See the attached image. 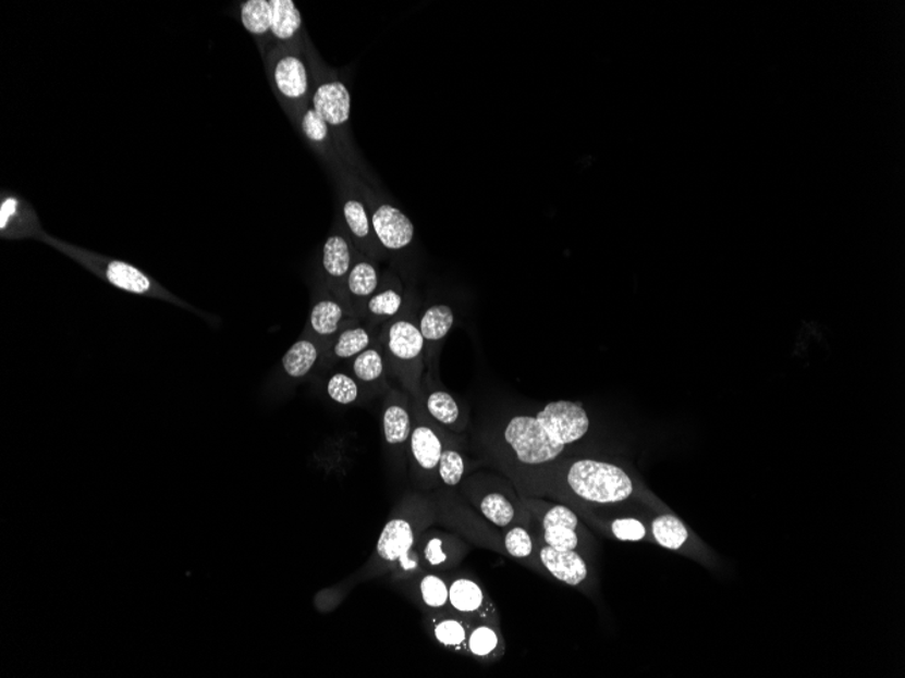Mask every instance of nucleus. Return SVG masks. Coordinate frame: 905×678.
Returning <instances> with one entry per match:
<instances>
[{"mask_svg": "<svg viewBox=\"0 0 905 678\" xmlns=\"http://www.w3.org/2000/svg\"><path fill=\"white\" fill-rule=\"evenodd\" d=\"M348 366L352 372L350 375L358 381L366 393L386 394L390 391L391 386L387 380L390 371L379 342L350 360Z\"/></svg>", "mask_w": 905, "mask_h": 678, "instance_id": "22", "label": "nucleus"}, {"mask_svg": "<svg viewBox=\"0 0 905 678\" xmlns=\"http://www.w3.org/2000/svg\"><path fill=\"white\" fill-rule=\"evenodd\" d=\"M377 342L384 353L388 371L411 397L418 396L426 372L425 341L418 321L413 316L400 315L381 326Z\"/></svg>", "mask_w": 905, "mask_h": 678, "instance_id": "4", "label": "nucleus"}, {"mask_svg": "<svg viewBox=\"0 0 905 678\" xmlns=\"http://www.w3.org/2000/svg\"><path fill=\"white\" fill-rule=\"evenodd\" d=\"M377 338H379V333H376L374 328L360 324V321H357L338 333L327 355L334 362H340V360L350 362L357 355L364 353L365 349L375 346Z\"/></svg>", "mask_w": 905, "mask_h": 678, "instance_id": "26", "label": "nucleus"}, {"mask_svg": "<svg viewBox=\"0 0 905 678\" xmlns=\"http://www.w3.org/2000/svg\"><path fill=\"white\" fill-rule=\"evenodd\" d=\"M418 396L430 418L448 431L460 435L468 427V414L442 385L440 375L426 370Z\"/></svg>", "mask_w": 905, "mask_h": 678, "instance_id": "10", "label": "nucleus"}, {"mask_svg": "<svg viewBox=\"0 0 905 678\" xmlns=\"http://www.w3.org/2000/svg\"><path fill=\"white\" fill-rule=\"evenodd\" d=\"M463 492L470 504L493 526L509 528L518 518L513 492L496 477H470L466 480Z\"/></svg>", "mask_w": 905, "mask_h": 678, "instance_id": "8", "label": "nucleus"}, {"mask_svg": "<svg viewBox=\"0 0 905 678\" xmlns=\"http://www.w3.org/2000/svg\"><path fill=\"white\" fill-rule=\"evenodd\" d=\"M449 604L452 611L468 619L490 620L499 624L496 604L479 581L466 575L448 577Z\"/></svg>", "mask_w": 905, "mask_h": 678, "instance_id": "13", "label": "nucleus"}, {"mask_svg": "<svg viewBox=\"0 0 905 678\" xmlns=\"http://www.w3.org/2000/svg\"><path fill=\"white\" fill-rule=\"evenodd\" d=\"M436 519L437 508L430 497L419 493L405 494L386 522L374 554L360 570V578L374 580L390 575L398 560L411 552Z\"/></svg>", "mask_w": 905, "mask_h": 678, "instance_id": "2", "label": "nucleus"}, {"mask_svg": "<svg viewBox=\"0 0 905 678\" xmlns=\"http://www.w3.org/2000/svg\"><path fill=\"white\" fill-rule=\"evenodd\" d=\"M474 619L454 613V611H432L426 613L425 625L432 638L451 652L468 655V636L470 621Z\"/></svg>", "mask_w": 905, "mask_h": 678, "instance_id": "20", "label": "nucleus"}, {"mask_svg": "<svg viewBox=\"0 0 905 678\" xmlns=\"http://www.w3.org/2000/svg\"><path fill=\"white\" fill-rule=\"evenodd\" d=\"M41 241L59 249L60 252L74 259L77 263L85 267V269L91 271L93 274L101 278V280L110 283V285L120 288L122 292L182 305L180 299L172 296L157 281H154L151 276L147 275L146 272L131 263H126V261L105 258L101 255L87 251V249L59 242L57 238L48 235H44Z\"/></svg>", "mask_w": 905, "mask_h": 678, "instance_id": "5", "label": "nucleus"}, {"mask_svg": "<svg viewBox=\"0 0 905 678\" xmlns=\"http://www.w3.org/2000/svg\"><path fill=\"white\" fill-rule=\"evenodd\" d=\"M610 527H612L613 535L620 541L638 542L647 538V527L637 519H615Z\"/></svg>", "mask_w": 905, "mask_h": 678, "instance_id": "37", "label": "nucleus"}, {"mask_svg": "<svg viewBox=\"0 0 905 678\" xmlns=\"http://www.w3.org/2000/svg\"><path fill=\"white\" fill-rule=\"evenodd\" d=\"M466 469H468V458L464 453L461 437L457 433L449 432L440 465H438V478L443 485L454 488L463 482Z\"/></svg>", "mask_w": 905, "mask_h": 678, "instance_id": "30", "label": "nucleus"}, {"mask_svg": "<svg viewBox=\"0 0 905 678\" xmlns=\"http://www.w3.org/2000/svg\"><path fill=\"white\" fill-rule=\"evenodd\" d=\"M588 430L590 418L583 404L560 399L536 415H518L504 422L498 437H492V452L521 469L547 468Z\"/></svg>", "mask_w": 905, "mask_h": 678, "instance_id": "1", "label": "nucleus"}, {"mask_svg": "<svg viewBox=\"0 0 905 678\" xmlns=\"http://www.w3.org/2000/svg\"><path fill=\"white\" fill-rule=\"evenodd\" d=\"M415 547L418 550L425 571H436V574L458 568L466 554L469 553L468 544L458 535L438 530H426L421 533Z\"/></svg>", "mask_w": 905, "mask_h": 678, "instance_id": "12", "label": "nucleus"}, {"mask_svg": "<svg viewBox=\"0 0 905 678\" xmlns=\"http://www.w3.org/2000/svg\"><path fill=\"white\" fill-rule=\"evenodd\" d=\"M382 437L390 457L402 464L408 457V443L413 431V404L404 389L390 387L384 394L381 412Z\"/></svg>", "mask_w": 905, "mask_h": 678, "instance_id": "9", "label": "nucleus"}, {"mask_svg": "<svg viewBox=\"0 0 905 678\" xmlns=\"http://www.w3.org/2000/svg\"><path fill=\"white\" fill-rule=\"evenodd\" d=\"M521 502L540 526L541 531L537 537L543 543L558 550H579L580 521L572 508L527 496L522 497Z\"/></svg>", "mask_w": 905, "mask_h": 678, "instance_id": "7", "label": "nucleus"}, {"mask_svg": "<svg viewBox=\"0 0 905 678\" xmlns=\"http://www.w3.org/2000/svg\"><path fill=\"white\" fill-rule=\"evenodd\" d=\"M535 538L538 560L543 571L570 587H580L587 580V564L579 552L553 548L537 535Z\"/></svg>", "mask_w": 905, "mask_h": 678, "instance_id": "18", "label": "nucleus"}, {"mask_svg": "<svg viewBox=\"0 0 905 678\" xmlns=\"http://www.w3.org/2000/svg\"><path fill=\"white\" fill-rule=\"evenodd\" d=\"M271 85L283 103L299 104L309 93V75L302 56L283 52L276 56L269 70Z\"/></svg>", "mask_w": 905, "mask_h": 678, "instance_id": "14", "label": "nucleus"}, {"mask_svg": "<svg viewBox=\"0 0 905 678\" xmlns=\"http://www.w3.org/2000/svg\"><path fill=\"white\" fill-rule=\"evenodd\" d=\"M302 131L310 143L323 144L329 138V124L310 108L305 109L302 115Z\"/></svg>", "mask_w": 905, "mask_h": 678, "instance_id": "36", "label": "nucleus"}, {"mask_svg": "<svg viewBox=\"0 0 905 678\" xmlns=\"http://www.w3.org/2000/svg\"><path fill=\"white\" fill-rule=\"evenodd\" d=\"M357 255L352 237L342 235V233H332L327 238L323 255H321V266H323L327 282L330 283L335 296L343 299L348 307L346 293H344V282L347 280Z\"/></svg>", "mask_w": 905, "mask_h": 678, "instance_id": "16", "label": "nucleus"}, {"mask_svg": "<svg viewBox=\"0 0 905 678\" xmlns=\"http://www.w3.org/2000/svg\"><path fill=\"white\" fill-rule=\"evenodd\" d=\"M411 404H413V431H411L408 443L411 476L416 485L430 489L440 481L438 465H440L448 433L451 431L430 418L419 396L411 397Z\"/></svg>", "mask_w": 905, "mask_h": 678, "instance_id": "6", "label": "nucleus"}, {"mask_svg": "<svg viewBox=\"0 0 905 678\" xmlns=\"http://www.w3.org/2000/svg\"><path fill=\"white\" fill-rule=\"evenodd\" d=\"M652 535L660 546L680 550L685 546L688 531L685 525L673 515H662L652 521Z\"/></svg>", "mask_w": 905, "mask_h": 678, "instance_id": "34", "label": "nucleus"}, {"mask_svg": "<svg viewBox=\"0 0 905 678\" xmlns=\"http://www.w3.org/2000/svg\"><path fill=\"white\" fill-rule=\"evenodd\" d=\"M503 543L510 557L542 570L540 560H538L536 538L527 528L522 526L509 527L507 531L504 532Z\"/></svg>", "mask_w": 905, "mask_h": 678, "instance_id": "32", "label": "nucleus"}, {"mask_svg": "<svg viewBox=\"0 0 905 678\" xmlns=\"http://www.w3.org/2000/svg\"><path fill=\"white\" fill-rule=\"evenodd\" d=\"M325 353L326 349L318 342L304 336L283 355L282 369L292 380H303L314 371Z\"/></svg>", "mask_w": 905, "mask_h": 678, "instance_id": "28", "label": "nucleus"}, {"mask_svg": "<svg viewBox=\"0 0 905 678\" xmlns=\"http://www.w3.org/2000/svg\"><path fill=\"white\" fill-rule=\"evenodd\" d=\"M455 316L449 305L437 304L427 308L418 321L425 341L426 370L440 374V355L443 343L453 330Z\"/></svg>", "mask_w": 905, "mask_h": 678, "instance_id": "15", "label": "nucleus"}, {"mask_svg": "<svg viewBox=\"0 0 905 678\" xmlns=\"http://www.w3.org/2000/svg\"><path fill=\"white\" fill-rule=\"evenodd\" d=\"M554 464L552 472H543L542 481L552 482L554 493L566 498L607 505L626 502L635 492L631 477L619 466L587 458Z\"/></svg>", "mask_w": 905, "mask_h": 678, "instance_id": "3", "label": "nucleus"}, {"mask_svg": "<svg viewBox=\"0 0 905 678\" xmlns=\"http://www.w3.org/2000/svg\"><path fill=\"white\" fill-rule=\"evenodd\" d=\"M0 235L2 238H42L44 233L35 211L21 197L2 194L0 201Z\"/></svg>", "mask_w": 905, "mask_h": 678, "instance_id": "19", "label": "nucleus"}, {"mask_svg": "<svg viewBox=\"0 0 905 678\" xmlns=\"http://www.w3.org/2000/svg\"><path fill=\"white\" fill-rule=\"evenodd\" d=\"M313 109L331 126H342L350 119L352 97L340 81L321 83L313 97Z\"/></svg>", "mask_w": 905, "mask_h": 678, "instance_id": "23", "label": "nucleus"}, {"mask_svg": "<svg viewBox=\"0 0 905 678\" xmlns=\"http://www.w3.org/2000/svg\"><path fill=\"white\" fill-rule=\"evenodd\" d=\"M506 652V644L502 637L499 624L490 620L475 619L470 621L468 636V655L481 663H493L501 659Z\"/></svg>", "mask_w": 905, "mask_h": 678, "instance_id": "25", "label": "nucleus"}, {"mask_svg": "<svg viewBox=\"0 0 905 678\" xmlns=\"http://www.w3.org/2000/svg\"><path fill=\"white\" fill-rule=\"evenodd\" d=\"M415 583V597L419 600L421 608L426 613L432 611H452L449 604V581L436 571H424L413 578Z\"/></svg>", "mask_w": 905, "mask_h": 678, "instance_id": "29", "label": "nucleus"}, {"mask_svg": "<svg viewBox=\"0 0 905 678\" xmlns=\"http://www.w3.org/2000/svg\"><path fill=\"white\" fill-rule=\"evenodd\" d=\"M241 20L248 33L253 36L265 37L271 35V4L270 0H247L241 5Z\"/></svg>", "mask_w": 905, "mask_h": 678, "instance_id": "33", "label": "nucleus"}, {"mask_svg": "<svg viewBox=\"0 0 905 678\" xmlns=\"http://www.w3.org/2000/svg\"><path fill=\"white\" fill-rule=\"evenodd\" d=\"M357 321L359 320L355 317L353 309L335 294L334 296H321L316 299L313 308H310L305 335L318 342L327 353L334 343L338 333Z\"/></svg>", "mask_w": 905, "mask_h": 678, "instance_id": "11", "label": "nucleus"}, {"mask_svg": "<svg viewBox=\"0 0 905 678\" xmlns=\"http://www.w3.org/2000/svg\"><path fill=\"white\" fill-rule=\"evenodd\" d=\"M403 309V287L400 282L386 283L380 285L377 292L368 299L364 308L360 321L366 325L377 330V326H382L386 322L395 319L402 315Z\"/></svg>", "mask_w": 905, "mask_h": 678, "instance_id": "24", "label": "nucleus"}, {"mask_svg": "<svg viewBox=\"0 0 905 678\" xmlns=\"http://www.w3.org/2000/svg\"><path fill=\"white\" fill-rule=\"evenodd\" d=\"M327 396L340 405L357 404L364 396V389L354 377L346 372H334L326 383Z\"/></svg>", "mask_w": 905, "mask_h": 678, "instance_id": "35", "label": "nucleus"}, {"mask_svg": "<svg viewBox=\"0 0 905 678\" xmlns=\"http://www.w3.org/2000/svg\"><path fill=\"white\" fill-rule=\"evenodd\" d=\"M381 285V274L375 261L365 255H357L347 280L344 282V293L355 317L360 321L368 299L374 296Z\"/></svg>", "mask_w": 905, "mask_h": 678, "instance_id": "21", "label": "nucleus"}, {"mask_svg": "<svg viewBox=\"0 0 905 678\" xmlns=\"http://www.w3.org/2000/svg\"><path fill=\"white\" fill-rule=\"evenodd\" d=\"M371 226L381 248L387 251H402L414 241L413 221L390 204L376 207L370 213Z\"/></svg>", "mask_w": 905, "mask_h": 678, "instance_id": "17", "label": "nucleus"}, {"mask_svg": "<svg viewBox=\"0 0 905 678\" xmlns=\"http://www.w3.org/2000/svg\"><path fill=\"white\" fill-rule=\"evenodd\" d=\"M344 222H346L353 243L364 252L377 251L381 247L371 226L370 213L365 204L358 198H347L343 207Z\"/></svg>", "mask_w": 905, "mask_h": 678, "instance_id": "27", "label": "nucleus"}, {"mask_svg": "<svg viewBox=\"0 0 905 678\" xmlns=\"http://www.w3.org/2000/svg\"><path fill=\"white\" fill-rule=\"evenodd\" d=\"M271 36L280 42H291L303 26V16L293 0H270Z\"/></svg>", "mask_w": 905, "mask_h": 678, "instance_id": "31", "label": "nucleus"}]
</instances>
